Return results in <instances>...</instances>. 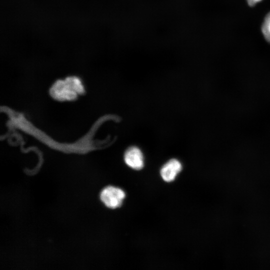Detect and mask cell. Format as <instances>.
Listing matches in <instances>:
<instances>
[{
	"label": "cell",
	"mask_w": 270,
	"mask_h": 270,
	"mask_svg": "<svg viewBox=\"0 0 270 270\" xmlns=\"http://www.w3.org/2000/svg\"><path fill=\"white\" fill-rule=\"evenodd\" d=\"M84 92V87L80 80L76 76L58 80L50 89L52 97L60 101L74 100L78 94H83Z\"/></svg>",
	"instance_id": "cell-1"
},
{
	"label": "cell",
	"mask_w": 270,
	"mask_h": 270,
	"mask_svg": "<svg viewBox=\"0 0 270 270\" xmlns=\"http://www.w3.org/2000/svg\"><path fill=\"white\" fill-rule=\"evenodd\" d=\"M126 194L124 190L114 186H108L100 192V198L104 204L110 208L121 206Z\"/></svg>",
	"instance_id": "cell-2"
},
{
	"label": "cell",
	"mask_w": 270,
	"mask_h": 270,
	"mask_svg": "<svg viewBox=\"0 0 270 270\" xmlns=\"http://www.w3.org/2000/svg\"><path fill=\"white\" fill-rule=\"evenodd\" d=\"M126 164L132 168L139 170L144 164V156L141 150L137 147L128 148L124 156Z\"/></svg>",
	"instance_id": "cell-3"
},
{
	"label": "cell",
	"mask_w": 270,
	"mask_h": 270,
	"mask_svg": "<svg viewBox=\"0 0 270 270\" xmlns=\"http://www.w3.org/2000/svg\"><path fill=\"white\" fill-rule=\"evenodd\" d=\"M182 166L176 159H172L166 163L160 170L162 178L166 182L173 181L180 172Z\"/></svg>",
	"instance_id": "cell-4"
},
{
	"label": "cell",
	"mask_w": 270,
	"mask_h": 270,
	"mask_svg": "<svg viewBox=\"0 0 270 270\" xmlns=\"http://www.w3.org/2000/svg\"><path fill=\"white\" fill-rule=\"evenodd\" d=\"M262 32L266 40L270 42V12L264 18L262 26Z\"/></svg>",
	"instance_id": "cell-5"
},
{
	"label": "cell",
	"mask_w": 270,
	"mask_h": 270,
	"mask_svg": "<svg viewBox=\"0 0 270 270\" xmlns=\"http://www.w3.org/2000/svg\"><path fill=\"white\" fill-rule=\"evenodd\" d=\"M248 4L250 6H254L258 2H260L262 0H246Z\"/></svg>",
	"instance_id": "cell-6"
}]
</instances>
